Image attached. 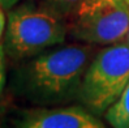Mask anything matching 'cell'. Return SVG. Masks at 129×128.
<instances>
[{"instance_id": "obj_8", "label": "cell", "mask_w": 129, "mask_h": 128, "mask_svg": "<svg viewBox=\"0 0 129 128\" xmlns=\"http://www.w3.org/2000/svg\"><path fill=\"white\" fill-rule=\"evenodd\" d=\"M5 48L4 44L0 43V97L3 94V90L7 81V71H5Z\"/></svg>"}, {"instance_id": "obj_12", "label": "cell", "mask_w": 129, "mask_h": 128, "mask_svg": "<svg viewBox=\"0 0 129 128\" xmlns=\"http://www.w3.org/2000/svg\"><path fill=\"white\" fill-rule=\"evenodd\" d=\"M125 2H126V4H128V5H129V0H125Z\"/></svg>"}, {"instance_id": "obj_1", "label": "cell", "mask_w": 129, "mask_h": 128, "mask_svg": "<svg viewBox=\"0 0 129 128\" xmlns=\"http://www.w3.org/2000/svg\"><path fill=\"white\" fill-rule=\"evenodd\" d=\"M91 48L69 44L33 56L16 73L22 95L38 103H57L78 97Z\"/></svg>"}, {"instance_id": "obj_4", "label": "cell", "mask_w": 129, "mask_h": 128, "mask_svg": "<svg viewBox=\"0 0 129 128\" xmlns=\"http://www.w3.org/2000/svg\"><path fill=\"white\" fill-rule=\"evenodd\" d=\"M69 32L89 44L110 46L123 42L129 30V5L125 0H82Z\"/></svg>"}, {"instance_id": "obj_3", "label": "cell", "mask_w": 129, "mask_h": 128, "mask_svg": "<svg viewBox=\"0 0 129 128\" xmlns=\"http://www.w3.org/2000/svg\"><path fill=\"white\" fill-rule=\"evenodd\" d=\"M129 82V46L110 44L89 63L81 82L78 98L89 111L103 115Z\"/></svg>"}, {"instance_id": "obj_7", "label": "cell", "mask_w": 129, "mask_h": 128, "mask_svg": "<svg viewBox=\"0 0 129 128\" xmlns=\"http://www.w3.org/2000/svg\"><path fill=\"white\" fill-rule=\"evenodd\" d=\"M81 3L82 0H46V8L64 17L74 13Z\"/></svg>"}, {"instance_id": "obj_11", "label": "cell", "mask_w": 129, "mask_h": 128, "mask_svg": "<svg viewBox=\"0 0 129 128\" xmlns=\"http://www.w3.org/2000/svg\"><path fill=\"white\" fill-rule=\"evenodd\" d=\"M125 42L128 43V46H129V30H128V34H126V37H125Z\"/></svg>"}, {"instance_id": "obj_10", "label": "cell", "mask_w": 129, "mask_h": 128, "mask_svg": "<svg viewBox=\"0 0 129 128\" xmlns=\"http://www.w3.org/2000/svg\"><path fill=\"white\" fill-rule=\"evenodd\" d=\"M18 2L20 0H0V5H2L4 9H12Z\"/></svg>"}, {"instance_id": "obj_6", "label": "cell", "mask_w": 129, "mask_h": 128, "mask_svg": "<svg viewBox=\"0 0 129 128\" xmlns=\"http://www.w3.org/2000/svg\"><path fill=\"white\" fill-rule=\"evenodd\" d=\"M104 116L112 128H129V82Z\"/></svg>"}, {"instance_id": "obj_9", "label": "cell", "mask_w": 129, "mask_h": 128, "mask_svg": "<svg viewBox=\"0 0 129 128\" xmlns=\"http://www.w3.org/2000/svg\"><path fill=\"white\" fill-rule=\"evenodd\" d=\"M3 9H4V8L0 5V39H2V37H3L5 29H7V20H5V16H4Z\"/></svg>"}, {"instance_id": "obj_5", "label": "cell", "mask_w": 129, "mask_h": 128, "mask_svg": "<svg viewBox=\"0 0 129 128\" xmlns=\"http://www.w3.org/2000/svg\"><path fill=\"white\" fill-rule=\"evenodd\" d=\"M12 128H106L85 106L22 110Z\"/></svg>"}, {"instance_id": "obj_2", "label": "cell", "mask_w": 129, "mask_h": 128, "mask_svg": "<svg viewBox=\"0 0 129 128\" xmlns=\"http://www.w3.org/2000/svg\"><path fill=\"white\" fill-rule=\"evenodd\" d=\"M65 35L63 17L48 8L25 4L8 13L4 48L12 59H27L63 43Z\"/></svg>"}]
</instances>
